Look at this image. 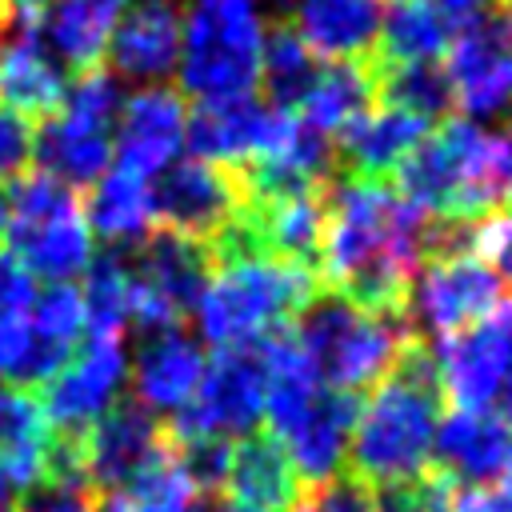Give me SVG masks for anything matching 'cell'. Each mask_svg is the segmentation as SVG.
Masks as SVG:
<instances>
[{"mask_svg": "<svg viewBox=\"0 0 512 512\" xmlns=\"http://www.w3.org/2000/svg\"><path fill=\"white\" fill-rule=\"evenodd\" d=\"M316 280L368 312H400L424 260L428 216L388 180H336L324 188Z\"/></svg>", "mask_w": 512, "mask_h": 512, "instance_id": "cell-1", "label": "cell"}, {"mask_svg": "<svg viewBox=\"0 0 512 512\" xmlns=\"http://www.w3.org/2000/svg\"><path fill=\"white\" fill-rule=\"evenodd\" d=\"M440 368L436 352L408 336L392 368L372 384L348 436V472L372 484L412 480L432 464V436L440 424Z\"/></svg>", "mask_w": 512, "mask_h": 512, "instance_id": "cell-2", "label": "cell"}, {"mask_svg": "<svg viewBox=\"0 0 512 512\" xmlns=\"http://www.w3.org/2000/svg\"><path fill=\"white\" fill-rule=\"evenodd\" d=\"M392 176V188L428 220H480L504 196L500 140L456 116L436 132H424V140L396 164Z\"/></svg>", "mask_w": 512, "mask_h": 512, "instance_id": "cell-3", "label": "cell"}, {"mask_svg": "<svg viewBox=\"0 0 512 512\" xmlns=\"http://www.w3.org/2000/svg\"><path fill=\"white\" fill-rule=\"evenodd\" d=\"M296 348L328 388L360 392L376 384L412 336L400 312H368L336 292H316L288 324Z\"/></svg>", "mask_w": 512, "mask_h": 512, "instance_id": "cell-4", "label": "cell"}, {"mask_svg": "<svg viewBox=\"0 0 512 512\" xmlns=\"http://www.w3.org/2000/svg\"><path fill=\"white\" fill-rule=\"evenodd\" d=\"M316 292L320 280L304 264L272 256L232 260L212 268V280L196 300V324L216 348L244 344L272 328H288Z\"/></svg>", "mask_w": 512, "mask_h": 512, "instance_id": "cell-5", "label": "cell"}, {"mask_svg": "<svg viewBox=\"0 0 512 512\" xmlns=\"http://www.w3.org/2000/svg\"><path fill=\"white\" fill-rule=\"evenodd\" d=\"M264 24L252 0H188L180 24V88L196 100L256 92Z\"/></svg>", "mask_w": 512, "mask_h": 512, "instance_id": "cell-6", "label": "cell"}, {"mask_svg": "<svg viewBox=\"0 0 512 512\" xmlns=\"http://www.w3.org/2000/svg\"><path fill=\"white\" fill-rule=\"evenodd\" d=\"M8 236L12 252L32 268V276L68 284L92 260V232L76 188L32 168L12 180L8 192Z\"/></svg>", "mask_w": 512, "mask_h": 512, "instance_id": "cell-7", "label": "cell"}, {"mask_svg": "<svg viewBox=\"0 0 512 512\" xmlns=\"http://www.w3.org/2000/svg\"><path fill=\"white\" fill-rule=\"evenodd\" d=\"M264 416V360L260 344H228L216 348L212 364H204V376L188 404L172 412L164 424L168 444H188L200 436H244Z\"/></svg>", "mask_w": 512, "mask_h": 512, "instance_id": "cell-8", "label": "cell"}, {"mask_svg": "<svg viewBox=\"0 0 512 512\" xmlns=\"http://www.w3.org/2000/svg\"><path fill=\"white\" fill-rule=\"evenodd\" d=\"M500 300H508L504 284L472 252L424 256L408 284V296H404V320H408L412 336L444 340V336L484 320Z\"/></svg>", "mask_w": 512, "mask_h": 512, "instance_id": "cell-9", "label": "cell"}, {"mask_svg": "<svg viewBox=\"0 0 512 512\" xmlns=\"http://www.w3.org/2000/svg\"><path fill=\"white\" fill-rule=\"evenodd\" d=\"M448 92L452 108L468 116H496L512 104V0H496L448 44Z\"/></svg>", "mask_w": 512, "mask_h": 512, "instance_id": "cell-10", "label": "cell"}, {"mask_svg": "<svg viewBox=\"0 0 512 512\" xmlns=\"http://www.w3.org/2000/svg\"><path fill=\"white\" fill-rule=\"evenodd\" d=\"M124 380H128V356H124L120 336H88L44 380L40 412L52 432L84 436L116 404Z\"/></svg>", "mask_w": 512, "mask_h": 512, "instance_id": "cell-11", "label": "cell"}, {"mask_svg": "<svg viewBox=\"0 0 512 512\" xmlns=\"http://www.w3.org/2000/svg\"><path fill=\"white\" fill-rule=\"evenodd\" d=\"M440 388L456 408L488 412L512 376V296L500 300L484 320L452 332L436 348Z\"/></svg>", "mask_w": 512, "mask_h": 512, "instance_id": "cell-12", "label": "cell"}, {"mask_svg": "<svg viewBox=\"0 0 512 512\" xmlns=\"http://www.w3.org/2000/svg\"><path fill=\"white\" fill-rule=\"evenodd\" d=\"M244 204L236 168L212 164V160H180L168 164L152 188V220L160 228L192 236V240H212L220 228L236 220Z\"/></svg>", "mask_w": 512, "mask_h": 512, "instance_id": "cell-13", "label": "cell"}, {"mask_svg": "<svg viewBox=\"0 0 512 512\" xmlns=\"http://www.w3.org/2000/svg\"><path fill=\"white\" fill-rule=\"evenodd\" d=\"M292 120L296 112H280L268 100H256L252 92L224 96V100H200L184 124V140L196 160L236 168L256 156H268L288 136Z\"/></svg>", "mask_w": 512, "mask_h": 512, "instance_id": "cell-14", "label": "cell"}, {"mask_svg": "<svg viewBox=\"0 0 512 512\" xmlns=\"http://www.w3.org/2000/svg\"><path fill=\"white\" fill-rule=\"evenodd\" d=\"M84 332V308H80V288L72 284H48L36 292L32 308L12 320V344H8V364L4 376L16 388L44 384L80 344Z\"/></svg>", "mask_w": 512, "mask_h": 512, "instance_id": "cell-15", "label": "cell"}, {"mask_svg": "<svg viewBox=\"0 0 512 512\" xmlns=\"http://www.w3.org/2000/svg\"><path fill=\"white\" fill-rule=\"evenodd\" d=\"M168 432L140 400L112 404L84 432V476L92 492H116L168 452Z\"/></svg>", "mask_w": 512, "mask_h": 512, "instance_id": "cell-16", "label": "cell"}, {"mask_svg": "<svg viewBox=\"0 0 512 512\" xmlns=\"http://www.w3.org/2000/svg\"><path fill=\"white\" fill-rule=\"evenodd\" d=\"M184 96L164 84H144L132 96H124L116 116V140L112 152L120 168L152 180L168 164H176V152L184 144Z\"/></svg>", "mask_w": 512, "mask_h": 512, "instance_id": "cell-17", "label": "cell"}, {"mask_svg": "<svg viewBox=\"0 0 512 512\" xmlns=\"http://www.w3.org/2000/svg\"><path fill=\"white\" fill-rule=\"evenodd\" d=\"M360 404H364L360 392L320 384L316 396L300 408V416L292 424H284L280 432H272L280 440V448L288 452L300 484H320V480L336 476V468L348 452V436L360 416Z\"/></svg>", "mask_w": 512, "mask_h": 512, "instance_id": "cell-18", "label": "cell"}, {"mask_svg": "<svg viewBox=\"0 0 512 512\" xmlns=\"http://www.w3.org/2000/svg\"><path fill=\"white\" fill-rule=\"evenodd\" d=\"M424 132V116L372 100L332 136V160L344 168V180H388L396 164L424 140Z\"/></svg>", "mask_w": 512, "mask_h": 512, "instance_id": "cell-19", "label": "cell"}, {"mask_svg": "<svg viewBox=\"0 0 512 512\" xmlns=\"http://www.w3.org/2000/svg\"><path fill=\"white\" fill-rule=\"evenodd\" d=\"M104 56L112 60V76L160 84L180 64V12L172 0H136L124 16H116Z\"/></svg>", "mask_w": 512, "mask_h": 512, "instance_id": "cell-20", "label": "cell"}, {"mask_svg": "<svg viewBox=\"0 0 512 512\" xmlns=\"http://www.w3.org/2000/svg\"><path fill=\"white\" fill-rule=\"evenodd\" d=\"M68 72L44 52L32 28V12H16L0 36V104L24 120H44L64 104Z\"/></svg>", "mask_w": 512, "mask_h": 512, "instance_id": "cell-21", "label": "cell"}, {"mask_svg": "<svg viewBox=\"0 0 512 512\" xmlns=\"http://www.w3.org/2000/svg\"><path fill=\"white\" fill-rule=\"evenodd\" d=\"M32 160L52 180L68 188H88L112 164V124L80 116L60 104L32 132Z\"/></svg>", "mask_w": 512, "mask_h": 512, "instance_id": "cell-22", "label": "cell"}, {"mask_svg": "<svg viewBox=\"0 0 512 512\" xmlns=\"http://www.w3.org/2000/svg\"><path fill=\"white\" fill-rule=\"evenodd\" d=\"M508 448H512V440H508V428L500 424V416L456 408L436 424L432 468H440L456 484L488 488L492 480H500Z\"/></svg>", "mask_w": 512, "mask_h": 512, "instance_id": "cell-23", "label": "cell"}, {"mask_svg": "<svg viewBox=\"0 0 512 512\" xmlns=\"http://www.w3.org/2000/svg\"><path fill=\"white\" fill-rule=\"evenodd\" d=\"M212 268L216 264H212V252L204 240H192V236H180L168 228L148 232L132 260L136 280L148 292H156L176 316H188L196 308L200 292L212 280Z\"/></svg>", "mask_w": 512, "mask_h": 512, "instance_id": "cell-24", "label": "cell"}, {"mask_svg": "<svg viewBox=\"0 0 512 512\" xmlns=\"http://www.w3.org/2000/svg\"><path fill=\"white\" fill-rule=\"evenodd\" d=\"M204 364L208 360H204L200 344L180 324L160 328V332H144V340L136 348V360L128 364L136 400L144 408L176 412L180 404L192 400V392L204 376Z\"/></svg>", "mask_w": 512, "mask_h": 512, "instance_id": "cell-25", "label": "cell"}, {"mask_svg": "<svg viewBox=\"0 0 512 512\" xmlns=\"http://www.w3.org/2000/svg\"><path fill=\"white\" fill-rule=\"evenodd\" d=\"M304 484L268 428L244 432L228 460V496L260 512H292Z\"/></svg>", "mask_w": 512, "mask_h": 512, "instance_id": "cell-26", "label": "cell"}, {"mask_svg": "<svg viewBox=\"0 0 512 512\" xmlns=\"http://www.w3.org/2000/svg\"><path fill=\"white\" fill-rule=\"evenodd\" d=\"M380 0H300L296 32L312 56L328 60H372L380 36Z\"/></svg>", "mask_w": 512, "mask_h": 512, "instance_id": "cell-27", "label": "cell"}, {"mask_svg": "<svg viewBox=\"0 0 512 512\" xmlns=\"http://www.w3.org/2000/svg\"><path fill=\"white\" fill-rule=\"evenodd\" d=\"M120 12L96 4V0H48L40 12H32L36 40L44 52L68 72H88L104 60L112 24Z\"/></svg>", "mask_w": 512, "mask_h": 512, "instance_id": "cell-28", "label": "cell"}, {"mask_svg": "<svg viewBox=\"0 0 512 512\" xmlns=\"http://www.w3.org/2000/svg\"><path fill=\"white\" fill-rule=\"evenodd\" d=\"M84 224L92 236L108 240L112 248L120 244H140L152 228V184L128 168H104L96 184H88Z\"/></svg>", "mask_w": 512, "mask_h": 512, "instance_id": "cell-29", "label": "cell"}, {"mask_svg": "<svg viewBox=\"0 0 512 512\" xmlns=\"http://www.w3.org/2000/svg\"><path fill=\"white\" fill-rule=\"evenodd\" d=\"M52 428L40 400L24 388H0V472L16 492H32L44 480Z\"/></svg>", "mask_w": 512, "mask_h": 512, "instance_id": "cell-30", "label": "cell"}, {"mask_svg": "<svg viewBox=\"0 0 512 512\" xmlns=\"http://www.w3.org/2000/svg\"><path fill=\"white\" fill-rule=\"evenodd\" d=\"M456 24L440 16L428 0H392L380 16L376 60L384 64H436L444 60Z\"/></svg>", "mask_w": 512, "mask_h": 512, "instance_id": "cell-31", "label": "cell"}, {"mask_svg": "<svg viewBox=\"0 0 512 512\" xmlns=\"http://www.w3.org/2000/svg\"><path fill=\"white\" fill-rule=\"evenodd\" d=\"M372 72H368V60H332L328 68L316 72L312 88L304 92L296 116L324 132V136H336L356 112H364L372 104Z\"/></svg>", "mask_w": 512, "mask_h": 512, "instance_id": "cell-32", "label": "cell"}, {"mask_svg": "<svg viewBox=\"0 0 512 512\" xmlns=\"http://www.w3.org/2000/svg\"><path fill=\"white\" fill-rule=\"evenodd\" d=\"M132 292H136L132 260L120 248H108L88 260L80 308H84V324L92 328V336H120L132 324Z\"/></svg>", "mask_w": 512, "mask_h": 512, "instance_id": "cell-33", "label": "cell"}, {"mask_svg": "<svg viewBox=\"0 0 512 512\" xmlns=\"http://www.w3.org/2000/svg\"><path fill=\"white\" fill-rule=\"evenodd\" d=\"M316 56L312 48L300 40V32L292 24H272L264 32V52H260V80L268 92V104L280 112H296L304 92L316 80Z\"/></svg>", "mask_w": 512, "mask_h": 512, "instance_id": "cell-34", "label": "cell"}, {"mask_svg": "<svg viewBox=\"0 0 512 512\" xmlns=\"http://www.w3.org/2000/svg\"><path fill=\"white\" fill-rule=\"evenodd\" d=\"M368 72H372V96L380 104L416 112L428 124L452 108L448 76H444L440 64H384V60L372 56Z\"/></svg>", "mask_w": 512, "mask_h": 512, "instance_id": "cell-35", "label": "cell"}, {"mask_svg": "<svg viewBox=\"0 0 512 512\" xmlns=\"http://www.w3.org/2000/svg\"><path fill=\"white\" fill-rule=\"evenodd\" d=\"M452 492H456V480L428 464V468H424L420 476H412V480L376 484V492H372V512H448Z\"/></svg>", "mask_w": 512, "mask_h": 512, "instance_id": "cell-36", "label": "cell"}, {"mask_svg": "<svg viewBox=\"0 0 512 512\" xmlns=\"http://www.w3.org/2000/svg\"><path fill=\"white\" fill-rule=\"evenodd\" d=\"M468 252L488 264V272L504 284L512 296V208H492L480 220H472Z\"/></svg>", "mask_w": 512, "mask_h": 512, "instance_id": "cell-37", "label": "cell"}, {"mask_svg": "<svg viewBox=\"0 0 512 512\" xmlns=\"http://www.w3.org/2000/svg\"><path fill=\"white\" fill-rule=\"evenodd\" d=\"M292 512H372V488L352 472H336L320 484H308Z\"/></svg>", "mask_w": 512, "mask_h": 512, "instance_id": "cell-38", "label": "cell"}, {"mask_svg": "<svg viewBox=\"0 0 512 512\" xmlns=\"http://www.w3.org/2000/svg\"><path fill=\"white\" fill-rule=\"evenodd\" d=\"M36 292H40V284H36L32 268L12 248H0V320L24 316L36 300Z\"/></svg>", "mask_w": 512, "mask_h": 512, "instance_id": "cell-39", "label": "cell"}, {"mask_svg": "<svg viewBox=\"0 0 512 512\" xmlns=\"http://www.w3.org/2000/svg\"><path fill=\"white\" fill-rule=\"evenodd\" d=\"M32 160V120L0 104V180H16Z\"/></svg>", "mask_w": 512, "mask_h": 512, "instance_id": "cell-40", "label": "cell"}, {"mask_svg": "<svg viewBox=\"0 0 512 512\" xmlns=\"http://www.w3.org/2000/svg\"><path fill=\"white\" fill-rule=\"evenodd\" d=\"M20 512H100V500L88 484H36Z\"/></svg>", "mask_w": 512, "mask_h": 512, "instance_id": "cell-41", "label": "cell"}, {"mask_svg": "<svg viewBox=\"0 0 512 512\" xmlns=\"http://www.w3.org/2000/svg\"><path fill=\"white\" fill-rule=\"evenodd\" d=\"M440 16H448L452 24H464V20H472V16H480L484 8H488V0H428Z\"/></svg>", "mask_w": 512, "mask_h": 512, "instance_id": "cell-42", "label": "cell"}, {"mask_svg": "<svg viewBox=\"0 0 512 512\" xmlns=\"http://www.w3.org/2000/svg\"><path fill=\"white\" fill-rule=\"evenodd\" d=\"M192 512H260V508H248V504H240V500L220 492V496H196Z\"/></svg>", "mask_w": 512, "mask_h": 512, "instance_id": "cell-43", "label": "cell"}, {"mask_svg": "<svg viewBox=\"0 0 512 512\" xmlns=\"http://www.w3.org/2000/svg\"><path fill=\"white\" fill-rule=\"evenodd\" d=\"M500 184H504V196L512 200V128L500 140Z\"/></svg>", "mask_w": 512, "mask_h": 512, "instance_id": "cell-44", "label": "cell"}, {"mask_svg": "<svg viewBox=\"0 0 512 512\" xmlns=\"http://www.w3.org/2000/svg\"><path fill=\"white\" fill-rule=\"evenodd\" d=\"M496 404H500V424H504V428H512V376H508V384L500 388Z\"/></svg>", "mask_w": 512, "mask_h": 512, "instance_id": "cell-45", "label": "cell"}, {"mask_svg": "<svg viewBox=\"0 0 512 512\" xmlns=\"http://www.w3.org/2000/svg\"><path fill=\"white\" fill-rule=\"evenodd\" d=\"M16 320V316H12ZM12 320H0V376H4V364H8V340H12Z\"/></svg>", "mask_w": 512, "mask_h": 512, "instance_id": "cell-46", "label": "cell"}, {"mask_svg": "<svg viewBox=\"0 0 512 512\" xmlns=\"http://www.w3.org/2000/svg\"><path fill=\"white\" fill-rule=\"evenodd\" d=\"M12 492H16V488H12L8 476L0 472V512H12Z\"/></svg>", "mask_w": 512, "mask_h": 512, "instance_id": "cell-47", "label": "cell"}, {"mask_svg": "<svg viewBox=\"0 0 512 512\" xmlns=\"http://www.w3.org/2000/svg\"><path fill=\"white\" fill-rule=\"evenodd\" d=\"M12 20H16V8H12V0H0V36L12 28Z\"/></svg>", "mask_w": 512, "mask_h": 512, "instance_id": "cell-48", "label": "cell"}, {"mask_svg": "<svg viewBox=\"0 0 512 512\" xmlns=\"http://www.w3.org/2000/svg\"><path fill=\"white\" fill-rule=\"evenodd\" d=\"M44 4H48V0H12V8H16V12H40Z\"/></svg>", "mask_w": 512, "mask_h": 512, "instance_id": "cell-49", "label": "cell"}, {"mask_svg": "<svg viewBox=\"0 0 512 512\" xmlns=\"http://www.w3.org/2000/svg\"><path fill=\"white\" fill-rule=\"evenodd\" d=\"M500 484L512 492V448H508V460H504V472H500Z\"/></svg>", "mask_w": 512, "mask_h": 512, "instance_id": "cell-50", "label": "cell"}, {"mask_svg": "<svg viewBox=\"0 0 512 512\" xmlns=\"http://www.w3.org/2000/svg\"><path fill=\"white\" fill-rule=\"evenodd\" d=\"M8 232V196L0 192V236Z\"/></svg>", "mask_w": 512, "mask_h": 512, "instance_id": "cell-51", "label": "cell"}, {"mask_svg": "<svg viewBox=\"0 0 512 512\" xmlns=\"http://www.w3.org/2000/svg\"><path fill=\"white\" fill-rule=\"evenodd\" d=\"M100 512H124V508H120L112 496H104V500H100Z\"/></svg>", "mask_w": 512, "mask_h": 512, "instance_id": "cell-52", "label": "cell"}, {"mask_svg": "<svg viewBox=\"0 0 512 512\" xmlns=\"http://www.w3.org/2000/svg\"><path fill=\"white\" fill-rule=\"evenodd\" d=\"M96 4H104V8H112V12H120V8H128V0H96Z\"/></svg>", "mask_w": 512, "mask_h": 512, "instance_id": "cell-53", "label": "cell"}]
</instances>
